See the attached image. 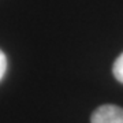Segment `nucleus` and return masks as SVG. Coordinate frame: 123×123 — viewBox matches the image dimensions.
Masks as SVG:
<instances>
[{
	"label": "nucleus",
	"mask_w": 123,
	"mask_h": 123,
	"mask_svg": "<svg viewBox=\"0 0 123 123\" xmlns=\"http://www.w3.org/2000/svg\"><path fill=\"white\" fill-rule=\"evenodd\" d=\"M92 123H123V108L112 104L98 107L92 115Z\"/></svg>",
	"instance_id": "1"
},
{
	"label": "nucleus",
	"mask_w": 123,
	"mask_h": 123,
	"mask_svg": "<svg viewBox=\"0 0 123 123\" xmlns=\"http://www.w3.org/2000/svg\"><path fill=\"white\" fill-rule=\"evenodd\" d=\"M112 71H114L115 78L118 79L119 82H122V84H123V53H122V55H119L118 59L115 60Z\"/></svg>",
	"instance_id": "2"
},
{
	"label": "nucleus",
	"mask_w": 123,
	"mask_h": 123,
	"mask_svg": "<svg viewBox=\"0 0 123 123\" xmlns=\"http://www.w3.org/2000/svg\"><path fill=\"white\" fill-rule=\"evenodd\" d=\"M6 71H7V57H6L4 52L0 49V81L3 79Z\"/></svg>",
	"instance_id": "3"
}]
</instances>
